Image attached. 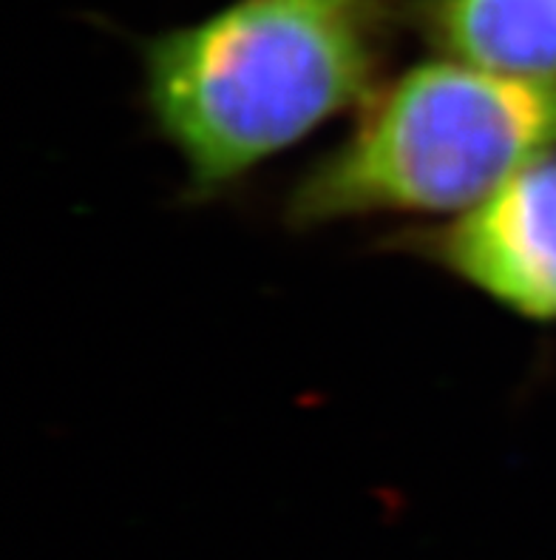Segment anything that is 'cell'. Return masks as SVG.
Listing matches in <instances>:
<instances>
[{"label": "cell", "mask_w": 556, "mask_h": 560, "mask_svg": "<svg viewBox=\"0 0 556 560\" xmlns=\"http://www.w3.org/2000/svg\"><path fill=\"white\" fill-rule=\"evenodd\" d=\"M435 55L522 78L556 74V0H403Z\"/></svg>", "instance_id": "4"}, {"label": "cell", "mask_w": 556, "mask_h": 560, "mask_svg": "<svg viewBox=\"0 0 556 560\" xmlns=\"http://www.w3.org/2000/svg\"><path fill=\"white\" fill-rule=\"evenodd\" d=\"M531 325H556V151L483 202L383 240Z\"/></svg>", "instance_id": "3"}, {"label": "cell", "mask_w": 556, "mask_h": 560, "mask_svg": "<svg viewBox=\"0 0 556 560\" xmlns=\"http://www.w3.org/2000/svg\"><path fill=\"white\" fill-rule=\"evenodd\" d=\"M403 0H230L140 43V100L216 199L383 85Z\"/></svg>", "instance_id": "1"}, {"label": "cell", "mask_w": 556, "mask_h": 560, "mask_svg": "<svg viewBox=\"0 0 556 560\" xmlns=\"http://www.w3.org/2000/svg\"><path fill=\"white\" fill-rule=\"evenodd\" d=\"M556 151V74L522 78L429 57L383 80L335 145L289 185L293 231L355 220H440Z\"/></svg>", "instance_id": "2"}]
</instances>
